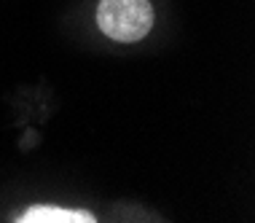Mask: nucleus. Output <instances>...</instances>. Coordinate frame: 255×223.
<instances>
[{
    "mask_svg": "<svg viewBox=\"0 0 255 223\" xmlns=\"http://www.w3.org/2000/svg\"><path fill=\"white\" fill-rule=\"evenodd\" d=\"M16 223H97L100 218L84 207H59V205H30L13 215Z\"/></svg>",
    "mask_w": 255,
    "mask_h": 223,
    "instance_id": "2",
    "label": "nucleus"
},
{
    "mask_svg": "<svg viewBox=\"0 0 255 223\" xmlns=\"http://www.w3.org/2000/svg\"><path fill=\"white\" fill-rule=\"evenodd\" d=\"M97 30L113 43H140L156 24V8L150 0H100L94 11Z\"/></svg>",
    "mask_w": 255,
    "mask_h": 223,
    "instance_id": "1",
    "label": "nucleus"
}]
</instances>
